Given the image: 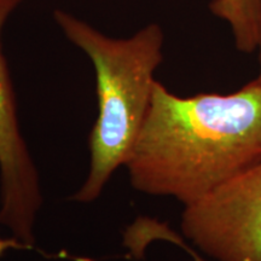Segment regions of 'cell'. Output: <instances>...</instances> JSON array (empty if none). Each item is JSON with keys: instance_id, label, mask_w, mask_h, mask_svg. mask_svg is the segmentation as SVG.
<instances>
[{"instance_id": "cell-1", "label": "cell", "mask_w": 261, "mask_h": 261, "mask_svg": "<svg viewBox=\"0 0 261 261\" xmlns=\"http://www.w3.org/2000/svg\"><path fill=\"white\" fill-rule=\"evenodd\" d=\"M260 162V77L234 93L192 97L156 81L126 167L137 191L188 205Z\"/></svg>"}, {"instance_id": "cell-2", "label": "cell", "mask_w": 261, "mask_h": 261, "mask_svg": "<svg viewBox=\"0 0 261 261\" xmlns=\"http://www.w3.org/2000/svg\"><path fill=\"white\" fill-rule=\"evenodd\" d=\"M54 17L68 40L87 55L96 73L98 115L89 136L90 171L71 200L96 201L120 166H126L144 125L163 61L165 34L156 23L128 38H112L64 10Z\"/></svg>"}, {"instance_id": "cell-3", "label": "cell", "mask_w": 261, "mask_h": 261, "mask_svg": "<svg viewBox=\"0 0 261 261\" xmlns=\"http://www.w3.org/2000/svg\"><path fill=\"white\" fill-rule=\"evenodd\" d=\"M181 232L215 261H261V162L184 205Z\"/></svg>"}, {"instance_id": "cell-4", "label": "cell", "mask_w": 261, "mask_h": 261, "mask_svg": "<svg viewBox=\"0 0 261 261\" xmlns=\"http://www.w3.org/2000/svg\"><path fill=\"white\" fill-rule=\"evenodd\" d=\"M23 0H0V225L14 237L35 246L34 225L42 204L35 163L22 136L16 94L3 54L2 33Z\"/></svg>"}, {"instance_id": "cell-5", "label": "cell", "mask_w": 261, "mask_h": 261, "mask_svg": "<svg viewBox=\"0 0 261 261\" xmlns=\"http://www.w3.org/2000/svg\"><path fill=\"white\" fill-rule=\"evenodd\" d=\"M210 9L230 25L238 50L246 54L256 50L255 0H212Z\"/></svg>"}, {"instance_id": "cell-6", "label": "cell", "mask_w": 261, "mask_h": 261, "mask_svg": "<svg viewBox=\"0 0 261 261\" xmlns=\"http://www.w3.org/2000/svg\"><path fill=\"white\" fill-rule=\"evenodd\" d=\"M37 248L25 244L17 238L11 236L8 238H2L0 237V257L9 250H35Z\"/></svg>"}, {"instance_id": "cell-7", "label": "cell", "mask_w": 261, "mask_h": 261, "mask_svg": "<svg viewBox=\"0 0 261 261\" xmlns=\"http://www.w3.org/2000/svg\"><path fill=\"white\" fill-rule=\"evenodd\" d=\"M255 27H256V50L259 51V75L261 79V0H255Z\"/></svg>"}, {"instance_id": "cell-8", "label": "cell", "mask_w": 261, "mask_h": 261, "mask_svg": "<svg viewBox=\"0 0 261 261\" xmlns=\"http://www.w3.org/2000/svg\"><path fill=\"white\" fill-rule=\"evenodd\" d=\"M175 246H178V247L182 248V249H184L185 252L189 253V255H190V256L192 257V261H207V260H204L203 257H202V256L198 255V254L196 253L195 250L192 249L191 247H189L188 244L184 242V240H182L181 237H180V238H178V240H177V242H175Z\"/></svg>"}]
</instances>
